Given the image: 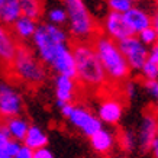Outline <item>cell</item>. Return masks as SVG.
Returning <instances> with one entry per match:
<instances>
[{
	"label": "cell",
	"instance_id": "6da1fadb",
	"mask_svg": "<svg viewBox=\"0 0 158 158\" xmlns=\"http://www.w3.org/2000/svg\"><path fill=\"white\" fill-rule=\"evenodd\" d=\"M71 47L78 84L84 89H90L91 91L105 90L109 80L91 41H71Z\"/></svg>",
	"mask_w": 158,
	"mask_h": 158
},
{
	"label": "cell",
	"instance_id": "7a4b0ae2",
	"mask_svg": "<svg viewBox=\"0 0 158 158\" xmlns=\"http://www.w3.org/2000/svg\"><path fill=\"white\" fill-rule=\"evenodd\" d=\"M91 44L100 60L102 67L107 76L109 83L115 84V86H122L131 77L132 70L128 65L123 54L120 52L118 42L99 32L91 39Z\"/></svg>",
	"mask_w": 158,
	"mask_h": 158
},
{
	"label": "cell",
	"instance_id": "3957f363",
	"mask_svg": "<svg viewBox=\"0 0 158 158\" xmlns=\"http://www.w3.org/2000/svg\"><path fill=\"white\" fill-rule=\"evenodd\" d=\"M31 41H32L34 52L47 67L51 64L58 51L71 42L70 35L65 29L49 22L38 23Z\"/></svg>",
	"mask_w": 158,
	"mask_h": 158
},
{
	"label": "cell",
	"instance_id": "277c9868",
	"mask_svg": "<svg viewBox=\"0 0 158 158\" xmlns=\"http://www.w3.org/2000/svg\"><path fill=\"white\" fill-rule=\"evenodd\" d=\"M9 65L12 76L26 86L38 87L47 80V65L28 47L19 45Z\"/></svg>",
	"mask_w": 158,
	"mask_h": 158
},
{
	"label": "cell",
	"instance_id": "5b68a950",
	"mask_svg": "<svg viewBox=\"0 0 158 158\" xmlns=\"http://www.w3.org/2000/svg\"><path fill=\"white\" fill-rule=\"evenodd\" d=\"M71 41H91L100 29L84 0H62Z\"/></svg>",
	"mask_w": 158,
	"mask_h": 158
},
{
	"label": "cell",
	"instance_id": "8992f818",
	"mask_svg": "<svg viewBox=\"0 0 158 158\" xmlns=\"http://www.w3.org/2000/svg\"><path fill=\"white\" fill-rule=\"evenodd\" d=\"M67 120L70 122V125H71L73 128H76L78 132H81L87 138L103 126V123L97 118L96 113H93L86 106L76 105V103L73 106V110H71V113L68 115Z\"/></svg>",
	"mask_w": 158,
	"mask_h": 158
},
{
	"label": "cell",
	"instance_id": "52a82bcc",
	"mask_svg": "<svg viewBox=\"0 0 158 158\" xmlns=\"http://www.w3.org/2000/svg\"><path fill=\"white\" fill-rule=\"evenodd\" d=\"M120 52L123 54L125 60L128 62V65L131 67L132 71H139L142 64L145 62L147 57H148V47L139 41L136 35H129L126 38L120 39L118 42Z\"/></svg>",
	"mask_w": 158,
	"mask_h": 158
},
{
	"label": "cell",
	"instance_id": "ba28073f",
	"mask_svg": "<svg viewBox=\"0 0 158 158\" xmlns=\"http://www.w3.org/2000/svg\"><path fill=\"white\" fill-rule=\"evenodd\" d=\"M23 96L15 86L7 81H0V119L22 115Z\"/></svg>",
	"mask_w": 158,
	"mask_h": 158
},
{
	"label": "cell",
	"instance_id": "9c48e42d",
	"mask_svg": "<svg viewBox=\"0 0 158 158\" xmlns=\"http://www.w3.org/2000/svg\"><path fill=\"white\" fill-rule=\"evenodd\" d=\"M99 29H100V34L106 35L107 38L113 39L116 42H119L120 39L126 38L129 35H134L125 20L123 13H118V12H112V10L107 12Z\"/></svg>",
	"mask_w": 158,
	"mask_h": 158
},
{
	"label": "cell",
	"instance_id": "30bf717a",
	"mask_svg": "<svg viewBox=\"0 0 158 158\" xmlns=\"http://www.w3.org/2000/svg\"><path fill=\"white\" fill-rule=\"evenodd\" d=\"M78 81L76 77L55 74L54 78V94H55V105L61 107L65 103H74L78 93Z\"/></svg>",
	"mask_w": 158,
	"mask_h": 158
},
{
	"label": "cell",
	"instance_id": "8fae6325",
	"mask_svg": "<svg viewBox=\"0 0 158 158\" xmlns=\"http://www.w3.org/2000/svg\"><path fill=\"white\" fill-rule=\"evenodd\" d=\"M123 102L116 96H105L97 106V118L103 125L115 126L123 116Z\"/></svg>",
	"mask_w": 158,
	"mask_h": 158
},
{
	"label": "cell",
	"instance_id": "7c38bea8",
	"mask_svg": "<svg viewBox=\"0 0 158 158\" xmlns=\"http://www.w3.org/2000/svg\"><path fill=\"white\" fill-rule=\"evenodd\" d=\"M55 74H62V76L76 77V61H74V54H73L71 42L65 45L57 52L51 64L48 65Z\"/></svg>",
	"mask_w": 158,
	"mask_h": 158
},
{
	"label": "cell",
	"instance_id": "4fadbf2b",
	"mask_svg": "<svg viewBox=\"0 0 158 158\" xmlns=\"http://www.w3.org/2000/svg\"><path fill=\"white\" fill-rule=\"evenodd\" d=\"M89 141H90L91 149L96 154L105 155V157L112 154V151L115 149V145H116V138L113 135V132L109 131L107 128H103V126L100 129H97L93 135H90Z\"/></svg>",
	"mask_w": 158,
	"mask_h": 158
},
{
	"label": "cell",
	"instance_id": "5bb4252c",
	"mask_svg": "<svg viewBox=\"0 0 158 158\" xmlns=\"http://www.w3.org/2000/svg\"><path fill=\"white\" fill-rule=\"evenodd\" d=\"M123 18L134 35L141 32L147 26H151V23H152V16L147 10L141 9V7H136L134 5L123 13Z\"/></svg>",
	"mask_w": 158,
	"mask_h": 158
},
{
	"label": "cell",
	"instance_id": "9a60e30c",
	"mask_svg": "<svg viewBox=\"0 0 158 158\" xmlns=\"http://www.w3.org/2000/svg\"><path fill=\"white\" fill-rule=\"evenodd\" d=\"M158 132V119L152 113H148V115L144 116V120L141 123V128H139V147L142 149V152H149V147H151V142H152L154 136L157 135Z\"/></svg>",
	"mask_w": 158,
	"mask_h": 158
},
{
	"label": "cell",
	"instance_id": "2e32d148",
	"mask_svg": "<svg viewBox=\"0 0 158 158\" xmlns=\"http://www.w3.org/2000/svg\"><path fill=\"white\" fill-rule=\"evenodd\" d=\"M18 47H19V42L13 36L12 31H9L7 26L0 23V61L9 64Z\"/></svg>",
	"mask_w": 158,
	"mask_h": 158
},
{
	"label": "cell",
	"instance_id": "e0dca14e",
	"mask_svg": "<svg viewBox=\"0 0 158 158\" xmlns=\"http://www.w3.org/2000/svg\"><path fill=\"white\" fill-rule=\"evenodd\" d=\"M36 26H38V20L20 15L19 18L12 23V34L20 42H28L34 36Z\"/></svg>",
	"mask_w": 158,
	"mask_h": 158
},
{
	"label": "cell",
	"instance_id": "ac0fdd59",
	"mask_svg": "<svg viewBox=\"0 0 158 158\" xmlns=\"http://www.w3.org/2000/svg\"><path fill=\"white\" fill-rule=\"evenodd\" d=\"M20 0H0V23L5 26H12L15 20L19 18Z\"/></svg>",
	"mask_w": 158,
	"mask_h": 158
},
{
	"label": "cell",
	"instance_id": "d6986e66",
	"mask_svg": "<svg viewBox=\"0 0 158 158\" xmlns=\"http://www.w3.org/2000/svg\"><path fill=\"white\" fill-rule=\"evenodd\" d=\"M5 126L6 131H7V134L10 135V138L15 139V141H19L22 142L25 138V135H26V131L29 128V123L28 120L22 118L20 115L18 116H12V118H7L5 119Z\"/></svg>",
	"mask_w": 158,
	"mask_h": 158
},
{
	"label": "cell",
	"instance_id": "ffe728a7",
	"mask_svg": "<svg viewBox=\"0 0 158 158\" xmlns=\"http://www.w3.org/2000/svg\"><path fill=\"white\" fill-rule=\"evenodd\" d=\"M48 142H49V138L47 135V132L42 128L36 126V125H29L26 135H25L23 141H22V144L28 145L29 148L32 149L45 147V145H48Z\"/></svg>",
	"mask_w": 158,
	"mask_h": 158
},
{
	"label": "cell",
	"instance_id": "44dd1931",
	"mask_svg": "<svg viewBox=\"0 0 158 158\" xmlns=\"http://www.w3.org/2000/svg\"><path fill=\"white\" fill-rule=\"evenodd\" d=\"M19 141L10 138L3 125H0V158H16V152L19 149Z\"/></svg>",
	"mask_w": 158,
	"mask_h": 158
},
{
	"label": "cell",
	"instance_id": "7402d4cb",
	"mask_svg": "<svg viewBox=\"0 0 158 158\" xmlns=\"http://www.w3.org/2000/svg\"><path fill=\"white\" fill-rule=\"evenodd\" d=\"M20 12L23 16L39 20L44 15V0H20Z\"/></svg>",
	"mask_w": 158,
	"mask_h": 158
},
{
	"label": "cell",
	"instance_id": "603a6c76",
	"mask_svg": "<svg viewBox=\"0 0 158 158\" xmlns=\"http://www.w3.org/2000/svg\"><path fill=\"white\" fill-rule=\"evenodd\" d=\"M136 36L139 38V41L144 44V45H147V47H152L155 42H158V35H157V31L154 29V26L151 25V26H147V28H144L141 32H138L136 34Z\"/></svg>",
	"mask_w": 158,
	"mask_h": 158
},
{
	"label": "cell",
	"instance_id": "cb8c5ba5",
	"mask_svg": "<svg viewBox=\"0 0 158 158\" xmlns=\"http://www.w3.org/2000/svg\"><path fill=\"white\" fill-rule=\"evenodd\" d=\"M139 73L144 80H155V78H158V64L147 58Z\"/></svg>",
	"mask_w": 158,
	"mask_h": 158
},
{
	"label": "cell",
	"instance_id": "d4e9b609",
	"mask_svg": "<svg viewBox=\"0 0 158 158\" xmlns=\"http://www.w3.org/2000/svg\"><path fill=\"white\" fill-rule=\"evenodd\" d=\"M48 22L58 26H64L67 23V12L64 7H54L48 12Z\"/></svg>",
	"mask_w": 158,
	"mask_h": 158
},
{
	"label": "cell",
	"instance_id": "484cf974",
	"mask_svg": "<svg viewBox=\"0 0 158 158\" xmlns=\"http://www.w3.org/2000/svg\"><path fill=\"white\" fill-rule=\"evenodd\" d=\"M116 144L120 145V148L123 149L125 152H132L135 148V138L134 135L131 134L129 131H123L119 135V138L116 139Z\"/></svg>",
	"mask_w": 158,
	"mask_h": 158
},
{
	"label": "cell",
	"instance_id": "4316f807",
	"mask_svg": "<svg viewBox=\"0 0 158 158\" xmlns=\"http://www.w3.org/2000/svg\"><path fill=\"white\" fill-rule=\"evenodd\" d=\"M106 3H107L109 10L118 12V13H125L132 6L129 0H106Z\"/></svg>",
	"mask_w": 158,
	"mask_h": 158
},
{
	"label": "cell",
	"instance_id": "83f0119b",
	"mask_svg": "<svg viewBox=\"0 0 158 158\" xmlns=\"http://www.w3.org/2000/svg\"><path fill=\"white\" fill-rule=\"evenodd\" d=\"M145 90L148 93V96L155 103H158V78H155V80H145Z\"/></svg>",
	"mask_w": 158,
	"mask_h": 158
},
{
	"label": "cell",
	"instance_id": "f1b7e54d",
	"mask_svg": "<svg viewBox=\"0 0 158 158\" xmlns=\"http://www.w3.org/2000/svg\"><path fill=\"white\" fill-rule=\"evenodd\" d=\"M122 90H123V94L126 99H134L135 94H136V84L132 83L129 78H128V80L122 84Z\"/></svg>",
	"mask_w": 158,
	"mask_h": 158
},
{
	"label": "cell",
	"instance_id": "f546056e",
	"mask_svg": "<svg viewBox=\"0 0 158 158\" xmlns=\"http://www.w3.org/2000/svg\"><path fill=\"white\" fill-rule=\"evenodd\" d=\"M34 158H54V152L48 148V145L34 149Z\"/></svg>",
	"mask_w": 158,
	"mask_h": 158
},
{
	"label": "cell",
	"instance_id": "4dcf8cb0",
	"mask_svg": "<svg viewBox=\"0 0 158 158\" xmlns=\"http://www.w3.org/2000/svg\"><path fill=\"white\" fill-rule=\"evenodd\" d=\"M16 158H34V149L29 148L28 145L20 144L18 152H16Z\"/></svg>",
	"mask_w": 158,
	"mask_h": 158
},
{
	"label": "cell",
	"instance_id": "1f68e13d",
	"mask_svg": "<svg viewBox=\"0 0 158 158\" xmlns=\"http://www.w3.org/2000/svg\"><path fill=\"white\" fill-rule=\"evenodd\" d=\"M149 152L152 154V157L158 158V132H157V135L154 136L152 142H151V147H149Z\"/></svg>",
	"mask_w": 158,
	"mask_h": 158
},
{
	"label": "cell",
	"instance_id": "d6a6232c",
	"mask_svg": "<svg viewBox=\"0 0 158 158\" xmlns=\"http://www.w3.org/2000/svg\"><path fill=\"white\" fill-rule=\"evenodd\" d=\"M151 25H152L154 29L157 31V35H158V10L152 15V23H151Z\"/></svg>",
	"mask_w": 158,
	"mask_h": 158
},
{
	"label": "cell",
	"instance_id": "836d02e7",
	"mask_svg": "<svg viewBox=\"0 0 158 158\" xmlns=\"http://www.w3.org/2000/svg\"><path fill=\"white\" fill-rule=\"evenodd\" d=\"M129 2H131V3H132V5H134V3H138L139 0H129Z\"/></svg>",
	"mask_w": 158,
	"mask_h": 158
},
{
	"label": "cell",
	"instance_id": "e575fe53",
	"mask_svg": "<svg viewBox=\"0 0 158 158\" xmlns=\"http://www.w3.org/2000/svg\"><path fill=\"white\" fill-rule=\"evenodd\" d=\"M155 2H157V5H158V0H155Z\"/></svg>",
	"mask_w": 158,
	"mask_h": 158
},
{
	"label": "cell",
	"instance_id": "d590c367",
	"mask_svg": "<svg viewBox=\"0 0 158 158\" xmlns=\"http://www.w3.org/2000/svg\"><path fill=\"white\" fill-rule=\"evenodd\" d=\"M0 125H2V122H0Z\"/></svg>",
	"mask_w": 158,
	"mask_h": 158
}]
</instances>
